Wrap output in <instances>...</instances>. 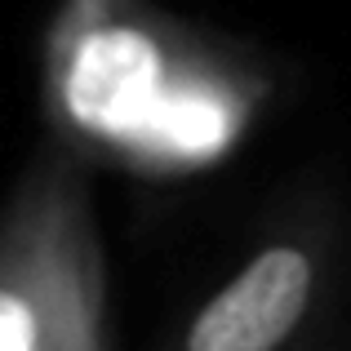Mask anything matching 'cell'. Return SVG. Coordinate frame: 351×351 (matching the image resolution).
<instances>
[{
  "label": "cell",
  "mask_w": 351,
  "mask_h": 351,
  "mask_svg": "<svg viewBox=\"0 0 351 351\" xmlns=\"http://www.w3.org/2000/svg\"><path fill=\"white\" fill-rule=\"evenodd\" d=\"M209 36L152 0H62L45 36V116L67 152L125 169Z\"/></svg>",
  "instance_id": "6da1fadb"
},
{
  "label": "cell",
  "mask_w": 351,
  "mask_h": 351,
  "mask_svg": "<svg viewBox=\"0 0 351 351\" xmlns=\"http://www.w3.org/2000/svg\"><path fill=\"white\" fill-rule=\"evenodd\" d=\"M0 351H107V263L76 152L23 173L0 236Z\"/></svg>",
  "instance_id": "7a4b0ae2"
},
{
  "label": "cell",
  "mask_w": 351,
  "mask_h": 351,
  "mask_svg": "<svg viewBox=\"0 0 351 351\" xmlns=\"http://www.w3.org/2000/svg\"><path fill=\"white\" fill-rule=\"evenodd\" d=\"M334 280V232L320 214L263 236L160 351H298L320 325Z\"/></svg>",
  "instance_id": "3957f363"
},
{
  "label": "cell",
  "mask_w": 351,
  "mask_h": 351,
  "mask_svg": "<svg viewBox=\"0 0 351 351\" xmlns=\"http://www.w3.org/2000/svg\"><path fill=\"white\" fill-rule=\"evenodd\" d=\"M271 103V76L209 40L147 138L129 152L125 169L134 178H191L223 165L249 138L254 120Z\"/></svg>",
  "instance_id": "277c9868"
}]
</instances>
